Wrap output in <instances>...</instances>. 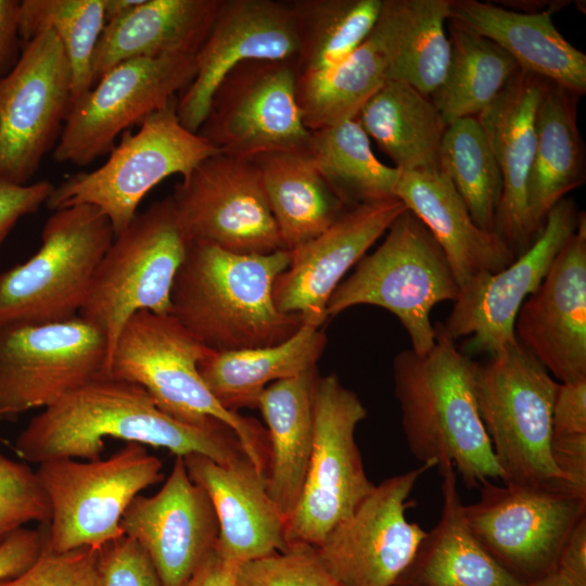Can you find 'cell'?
Instances as JSON below:
<instances>
[{"label": "cell", "instance_id": "obj_1", "mask_svg": "<svg viewBox=\"0 0 586 586\" xmlns=\"http://www.w3.org/2000/svg\"><path fill=\"white\" fill-rule=\"evenodd\" d=\"M165 448L183 457L201 454L228 464L245 457L226 424L194 426L169 417L139 385L100 374L30 419L15 441L20 458L97 460L104 440Z\"/></svg>", "mask_w": 586, "mask_h": 586}, {"label": "cell", "instance_id": "obj_2", "mask_svg": "<svg viewBox=\"0 0 586 586\" xmlns=\"http://www.w3.org/2000/svg\"><path fill=\"white\" fill-rule=\"evenodd\" d=\"M433 348L397 353L394 395L410 453L421 463L451 466L467 488L501 481L474 391L475 362L438 323Z\"/></svg>", "mask_w": 586, "mask_h": 586}, {"label": "cell", "instance_id": "obj_3", "mask_svg": "<svg viewBox=\"0 0 586 586\" xmlns=\"http://www.w3.org/2000/svg\"><path fill=\"white\" fill-rule=\"evenodd\" d=\"M290 254H237L190 241L171 289L170 315L213 352L277 345L303 324L281 313L272 290Z\"/></svg>", "mask_w": 586, "mask_h": 586}, {"label": "cell", "instance_id": "obj_4", "mask_svg": "<svg viewBox=\"0 0 586 586\" xmlns=\"http://www.w3.org/2000/svg\"><path fill=\"white\" fill-rule=\"evenodd\" d=\"M211 349L170 314L140 310L120 331L104 373L142 387L163 412L194 426H229L245 457L266 476L267 430L255 419L225 408L204 383L199 364Z\"/></svg>", "mask_w": 586, "mask_h": 586}, {"label": "cell", "instance_id": "obj_5", "mask_svg": "<svg viewBox=\"0 0 586 586\" xmlns=\"http://www.w3.org/2000/svg\"><path fill=\"white\" fill-rule=\"evenodd\" d=\"M558 385L559 382L518 340L485 362H475L477 408L502 483L571 487L557 470L550 454L551 417Z\"/></svg>", "mask_w": 586, "mask_h": 586}, {"label": "cell", "instance_id": "obj_6", "mask_svg": "<svg viewBox=\"0 0 586 586\" xmlns=\"http://www.w3.org/2000/svg\"><path fill=\"white\" fill-rule=\"evenodd\" d=\"M459 286L447 259L428 228L406 209L387 229L383 242L365 255L332 293L327 320L357 305L394 314L409 335L411 349L423 355L436 339L431 310L455 302Z\"/></svg>", "mask_w": 586, "mask_h": 586}, {"label": "cell", "instance_id": "obj_7", "mask_svg": "<svg viewBox=\"0 0 586 586\" xmlns=\"http://www.w3.org/2000/svg\"><path fill=\"white\" fill-rule=\"evenodd\" d=\"M114 237L111 221L95 206L54 211L37 253L0 273V329L79 316Z\"/></svg>", "mask_w": 586, "mask_h": 586}, {"label": "cell", "instance_id": "obj_8", "mask_svg": "<svg viewBox=\"0 0 586 586\" xmlns=\"http://www.w3.org/2000/svg\"><path fill=\"white\" fill-rule=\"evenodd\" d=\"M188 244L170 195L137 213L114 237L79 311L106 340L104 370L132 315L140 310L170 314L173 283Z\"/></svg>", "mask_w": 586, "mask_h": 586}, {"label": "cell", "instance_id": "obj_9", "mask_svg": "<svg viewBox=\"0 0 586 586\" xmlns=\"http://www.w3.org/2000/svg\"><path fill=\"white\" fill-rule=\"evenodd\" d=\"M177 98L151 114L132 132L122 133L110 156L91 171L67 177L46 202L52 209L88 204L99 208L120 233L137 215L143 198L171 175L187 177L218 151L200 135L184 128L176 112Z\"/></svg>", "mask_w": 586, "mask_h": 586}, {"label": "cell", "instance_id": "obj_10", "mask_svg": "<svg viewBox=\"0 0 586 586\" xmlns=\"http://www.w3.org/2000/svg\"><path fill=\"white\" fill-rule=\"evenodd\" d=\"M162 461L144 445L126 443L106 459H53L35 470L51 510L44 548L100 550L124 536V512L143 489L160 483Z\"/></svg>", "mask_w": 586, "mask_h": 586}, {"label": "cell", "instance_id": "obj_11", "mask_svg": "<svg viewBox=\"0 0 586 586\" xmlns=\"http://www.w3.org/2000/svg\"><path fill=\"white\" fill-rule=\"evenodd\" d=\"M313 415L314 444L303 491L284 520L288 548H317L374 487L355 438L357 425L367 417L358 395L337 375L317 372Z\"/></svg>", "mask_w": 586, "mask_h": 586}, {"label": "cell", "instance_id": "obj_12", "mask_svg": "<svg viewBox=\"0 0 586 586\" xmlns=\"http://www.w3.org/2000/svg\"><path fill=\"white\" fill-rule=\"evenodd\" d=\"M479 488V500L464 505L463 514L486 551L522 583L555 571L566 538L586 515V494L492 481Z\"/></svg>", "mask_w": 586, "mask_h": 586}, {"label": "cell", "instance_id": "obj_13", "mask_svg": "<svg viewBox=\"0 0 586 586\" xmlns=\"http://www.w3.org/2000/svg\"><path fill=\"white\" fill-rule=\"evenodd\" d=\"M195 73L193 54L118 63L72 103L53 158L86 166L111 152L120 133L178 98Z\"/></svg>", "mask_w": 586, "mask_h": 586}, {"label": "cell", "instance_id": "obj_14", "mask_svg": "<svg viewBox=\"0 0 586 586\" xmlns=\"http://www.w3.org/2000/svg\"><path fill=\"white\" fill-rule=\"evenodd\" d=\"M295 60L247 61L232 68L215 89L196 132L218 152L244 157L306 150L296 98Z\"/></svg>", "mask_w": 586, "mask_h": 586}, {"label": "cell", "instance_id": "obj_15", "mask_svg": "<svg viewBox=\"0 0 586 586\" xmlns=\"http://www.w3.org/2000/svg\"><path fill=\"white\" fill-rule=\"evenodd\" d=\"M72 102V73L49 29L28 41L0 78V180L28 184L59 140Z\"/></svg>", "mask_w": 586, "mask_h": 586}, {"label": "cell", "instance_id": "obj_16", "mask_svg": "<svg viewBox=\"0 0 586 586\" xmlns=\"http://www.w3.org/2000/svg\"><path fill=\"white\" fill-rule=\"evenodd\" d=\"M107 344L93 324L69 320L0 329V419L47 408L104 373Z\"/></svg>", "mask_w": 586, "mask_h": 586}, {"label": "cell", "instance_id": "obj_17", "mask_svg": "<svg viewBox=\"0 0 586 586\" xmlns=\"http://www.w3.org/2000/svg\"><path fill=\"white\" fill-rule=\"evenodd\" d=\"M430 463L385 479L316 548L329 575L341 586H393L413 561L426 531L406 510Z\"/></svg>", "mask_w": 586, "mask_h": 586}, {"label": "cell", "instance_id": "obj_18", "mask_svg": "<svg viewBox=\"0 0 586 586\" xmlns=\"http://www.w3.org/2000/svg\"><path fill=\"white\" fill-rule=\"evenodd\" d=\"M170 196L189 242L245 255L284 250L253 158L215 153Z\"/></svg>", "mask_w": 586, "mask_h": 586}, {"label": "cell", "instance_id": "obj_19", "mask_svg": "<svg viewBox=\"0 0 586 586\" xmlns=\"http://www.w3.org/2000/svg\"><path fill=\"white\" fill-rule=\"evenodd\" d=\"M579 216L572 199L558 202L532 244L509 266L494 273H481L460 289L446 322L441 324L444 332L453 341L470 336L467 352L488 356L517 342L518 313L574 234Z\"/></svg>", "mask_w": 586, "mask_h": 586}, {"label": "cell", "instance_id": "obj_20", "mask_svg": "<svg viewBox=\"0 0 586 586\" xmlns=\"http://www.w3.org/2000/svg\"><path fill=\"white\" fill-rule=\"evenodd\" d=\"M298 44L288 1L219 0L208 34L195 53L196 73L178 95L181 125L198 132L224 77L247 61H289Z\"/></svg>", "mask_w": 586, "mask_h": 586}, {"label": "cell", "instance_id": "obj_21", "mask_svg": "<svg viewBox=\"0 0 586 586\" xmlns=\"http://www.w3.org/2000/svg\"><path fill=\"white\" fill-rule=\"evenodd\" d=\"M120 526L146 551L162 586H186L214 550L219 532L208 495L190 479L180 456L155 495L132 499Z\"/></svg>", "mask_w": 586, "mask_h": 586}, {"label": "cell", "instance_id": "obj_22", "mask_svg": "<svg viewBox=\"0 0 586 586\" xmlns=\"http://www.w3.org/2000/svg\"><path fill=\"white\" fill-rule=\"evenodd\" d=\"M518 342L560 383L586 378V217L514 322Z\"/></svg>", "mask_w": 586, "mask_h": 586}, {"label": "cell", "instance_id": "obj_23", "mask_svg": "<svg viewBox=\"0 0 586 586\" xmlns=\"http://www.w3.org/2000/svg\"><path fill=\"white\" fill-rule=\"evenodd\" d=\"M406 209L397 198L348 207L324 231L289 251V265L273 283L276 307L321 327L343 277Z\"/></svg>", "mask_w": 586, "mask_h": 586}, {"label": "cell", "instance_id": "obj_24", "mask_svg": "<svg viewBox=\"0 0 586 586\" xmlns=\"http://www.w3.org/2000/svg\"><path fill=\"white\" fill-rule=\"evenodd\" d=\"M546 82L520 68L476 116L502 178L494 232L515 256L537 237L528 218L526 188L536 146V112Z\"/></svg>", "mask_w": 586, "mask_h": 586}, {"label": "cell", "instance_id": "obj_25", "mask_svg": "<svg viewBox=\"0 0 586 586\" xmlns=\"http://www.w3.org/2000/svg\"><path fill=\"white\" fill-rule=\"evenodd\" d=\"M190 479L208 495L218 521L217 552L240 565L288 549L284 518L265 476L246 457L221 464L201 454L182 457Z\"/></svg>", "mask_w": 586, "mask_h": 586}, {"label": "cell", "instance_id": "obj_26", "mask_svg": "<svg viewBox=\"0 0 586 586\" xmlns=\"http://www.w3.org/2000/svg\"><path fill=\"white\" fill-rule=\"evenodd\" d=\"M397 198L441 246L459 290L481 273H494L517 257L494 231L480 228L447 175L438 169L402 173Z\"/></svg>", "mask_w": 586, "mask_h": 586}, {"label": "cell", "instance_id": "obj_27", "mask_svg": "<svg viewBox=\"0 0 586 586\" xmlns=\"http://www.w3.org/2000/svg\"><path fill=\"white\" fill-rule=\"evenodd\" d=\"M449 21L505 50L519 65L573 94L586 91V55L557 29L550 11L520 12L477 0H450Z\"/></svg>", "mask_w": 586, "mask_h": 586}, {"label": "cell", "instance_id": "obj_28", "mask_svg": "<svg viewBox=\"0 0 586 586\" xmlns=\"http://www.w3.org/2000/svg\"><path fill=\"white\" fill-rule=\"evenodd\" d=\"M219 0H142L105 24L93 60V85L127 60L193 54L204 42Z\"/></svg>", "mask_w": 586, "mask_h": 586}, {"label": "cell", "instance_id": "obj_29", "mask_svg": "<svg viewBox=\"0 0 586 586\" xmlns=\"http://www.w3.org/2000/svg\"><path fill=\"white\" fill-rule=\"evenodd\" d=\"M450 0H382L369 38L385 63L387 80L431 97L442 85L450 42L445 31Z\"/></svg>", "mask_w": 586, "mask_h": 586}, {"label": "cell", "instance_id": "obj_30", "mask_svg": "<svg viewBox=\"0 0 586 586\" xmlns=\"http://www.w3.org/2000/svg\"><path fill=\"white\" fill-rule=\"evenodd\" d=\"M440 473V520L426 532L398 581L416 586H524L486 551L467 525L454 468L442 467Z\"/></svg>", "mask_w": 586, "mask_h": 586}, {"label": "cell", "instance_id": "obj_31", "mask_svg": "<svg viewBox=\"0 0 586 586\" xmlns=\"http://www.w3.org/2000/svg\"><path fill=\"white\" fill-rule=\"evenodd\" d=\"M317 372L315 367L271 383L257 402L268 428L266 488L284 520L298 501L313 451V383Z\"/></svg>", "mask_w": 586, "mask_h": 586}, {"label": "cell", "instance_id": "obj_32", "mask_svg": "<svg viewBox=\"0 0 586 586\" xmlns=\"http://www.w3.org/2000/svg\"><path fill=\"white\" fill-rule=\"evenodd\" d=\"M326 345L327 336L320 327L303 322L292 336L277 345L211 351L200 361L199 372L225 408H256L268 385L315 368Z\"/></svg>", "mask_w": 586, "mask_h": 586}, {"label": "cell", "instance_id": "obj_33", "mask_svg": "<svg viewBox=\"0 0 586 586\" xmlns=\"http://www.w3.org/2000/svg\"><path fill=\"white\" fill-rule=\"evenodd\" d=\"M578 95L547 81L536 112V146L527 180L532 229L540 232L548 213L584 180L583 142L576 123Z\"/></svg>", "mask_w": 586, "mask_h": 586}, {"label": "cell", "instance_id": "obj_34", "mask_svg": "<svg viewBox=\"0 0 586 586\" xmlns=\"http://www.w3.org/2000/svg\"><path fill=\"white\" fill-rule=\"evenodd\" d=\"M356 120L402 173L440 168L447 125L431 98L412 86L386 80Z\"/></svg>", "mask_w": 586, "mask_h": 586}, {"label": "cell", "instance_id": "obj_35", "mask_svg": "<svg viewBox=\"0 0 586 586\" xmlns=\"http://www.w3.org/2000/svg\"><path fill=\"white\" fill-rule=\"evenodd\" d=\"M253 160L284 250L314 239L348 208L305 150L273 151Z\"/></svg>", "mask_w": 586, "mask_h": 586}, {"label": "cell", "instance_id": "obj_36", "mask_svg": "<svg viewBox=\"0 0 586 586\" xmlns=\"http://www.w3.org/2000/svg\"><path fill=\"white\" fill-rule=\"evenodd\" d=\"M305 151L346 207L395 198L402 171L378 160L356 119L310 131Z\"/></svg>", "mask_w": 586, "mask_h": 586}, {"label": "cell", "instance_id": "obj_37", "mask_svg": "<svg viewBox=\"0 0 586 586\" xmlns=\"http://www.w3.org/2000/svg\"><path fill=\"white\" fill-rule=\"evenodd\" d=\"M450 58L445 78L430 97L446 125L477 116L520 69L493 41L448 20Z\"/></svg>", "mask_w": 586, "mask_h": 586}, {"label": "cell", "instance_id": "obj_38", "mask_svg": "<svg viewBox=\"0 0 586 586\" xmlns=\"http://www.w3.org/2000/svg\"><path fill=\"white\" fill-rule=\"evenodd\" d=\"M382 0H289L298 74L334 67L369 37Z\"/></svg>", "mask_w": 586, "mask_h": 586}, {"label": "cell", "instance_id": "obj_39", "mask_svg": "<svg viewBox=\"0 0 586 586\" xmlns=\"http://www.w3.org/2000/svg\"><path fill=\"white\" fill-rule=\"evenodd\" d=\"M386 80L383 56L369 37L341 64L298 74L296 98L305 127L315 131L356 119Z\"/></svg>", "mask_w": 586, "mask_h": 586}, {"label": "cell", "instance_id": "obj_40", "mask_svg": "<svg viewBox=\"0 0 586 586\" xmlns=\"http://www.w3.org/2000/svg\"><path fill=\"white\" fill-rule=\"evenodd\" d=\"M440 169L453 182L474 222L494 231L502 178L476 116L447 125L440 149Z\"/></svg>", "mask_w": 586, "mask_h": 586}, {"label": "cell", "instance_id": "obj_41", "mask_svg": "<svg viewBox=\"0 0 586 586\" xmlns=\"http://www.w3.org/2000/svg\"><path fill=\"white\" fill-rule=\"evenodd\" d=\"M104 26V0L21 1V40L49 28L63 47L72 73L71 105L93 86L92 60Z\"/></svg>", "mask_w": 586, "mask_h": 586}, {"label": "cell", "instance_id": "obj_42", "mask_svg": "<svg viewBox=\"0 0 586 586\" xmlns=\"http://www.w3.org/2000/svg\"><path fill=\"white\" fill-rule=\"evenodd\" d=\"M550 454L565 481L586 484V378L559 382L552 407Z\"/></svg>", "mask_w": 586, "mask_h": 586}, {"label": "cell", "instance_id": "obj_43", "mask_svg": "<svg viewBox=\"0 0 586 586\" xmlns=\"http://www.w3.org/2000/svg\"><path fill=\"white\" fill-rule=\"evenodd\" d=\"M232 586H341L320 563L316 548L290 546L240 564Z\"/></svg>", "mask_w": 586, "mask_h": 586}, {"label": "cell", "instance_id": "obj_44", "mask_svg": "<svg viewBox=\"0 0 586 586\" xmlns=\"http://www.w3.org/2000/svg\"><path fill=\"white\" fill-rule=\"evenodd\" d=\"M50 517L36 472L0 453V544L27 523L48 524Z\"/></svg>", "mask_w": 586, "mask_h": 586}, {"label": "cell", "instance_id": "obj_45", "mask_svg": "<svg viewBox=\"0 0 586 586\" xmlns=\"http://www.w3.org/2000/svg\"><path fill=\"white\" fill-rule=\"evenodd\" d=\"M0 586H102L99 550L84 547L66 552L44 548L23 573L0 579Z\"/></svg>", "mask_w": 586, "mask_h": 586}, {"label": "cell", "instance_id": "obj_46", "mask_svg": "<svg viewBox=\"0 0 586 586\" xmlns=\"http://www.w3.org/2000/svg\"><path fill=\"white\" fill-rule=\"evenodd\" d=\"M102 586H162L143 547L126 535L99 550Z\"/></svg>", "mask_w": 586, "mask_h": 586}, {"label": "cell", "instance_id": "obj_47", "mask_svg": "<svg viewBox=\"0 0 586 586\" xmlns=\"http://www.w3.org/2000/svg\"><path fill=\"white\" fill-rule=\"evenodd\" d=\"M53 189L47 180L23 186L0 180V247L15 224L46 204Z\"/></svg>", "mask_w": 586, "mask_h": 586}, {"label": "cell", "instance_id": "obj_48", "mask_svg": "<svg viewBox=\"0 0 586 586\" xmlns=\"http://www.w3.org/2000/svg\"><path fill=\"white\" fill-rule=\"evenodd\" d=\"M46 540V528L22 527L0 544V579L11 578L26 571L40 556Z\"/></svg>", "mask_w": 586, "mask_h": 586}, {"label": "cell", "instance_id": "obj_49", "mask_svg": "<svg viewBox=\"0 0 586 586\" xmlns=\"http://www.w3.org/2000/svg\"><path fill=\"white\" fill-rule=\"evenodd\" d=\"M556 571L575 586H586V515L566 538L557 560Z\"/></svg>", "mask_w": 586, "mask_h": 586}, {"label": "cell", "instance_id": "obj_50", "mask_svg": "<svg viewBox=\"0 0 586 586\" xmlns=\"http://www.w3.org/2000/svg\"><path fill=\"white\" fill-rule=\"evenodd\" d=\"M20 8L21 1L0 0V78L20 58Z\"/></svg>", "mask_w": 586, "mask_h": 586}, {"label": "cell", "instance_id": "obj_51", "mask_svg": "<svg viewBox=\"0 0 586 586\" xmlns=\"http://www.w3.org/2000/svg\"><path fill=\"white\" fill-rule=\"evenodd\" d=\"M237 568L214 548L186 586H232Z\"/></svg>", "mask_w": 586, "mask_h": 586}, {"label": "cell", "instance_id": "obj_52", "mask_svg": "<svg viewBox=\"0 0 586 586\" xmlns=\"http://www.w3.org/2000/svg\"><path fill=\"white\" fill-rule=\"evenodd\" d=\"M141 2L142 0H104L105 24L123 17Z\"/></svg>", "mask_w": 586, "mask_h": 586}, {"label": "cell", "instance_id": "obj_53", "mask_svg": "<svg viewBox=\"0 0 586 586\" xmlns=\"http://www.w3.org/2000/svg\"><path fill=\"white\" fill-rule=\"evenodd\" d=\"M524 586H575L565 576L558 571L551 573L530 583H525Z\"/></svg>", "mask_w": 586, "mask_h": 586}, {"label": "cell", "instance_id": "obj_54", "mask_svg": "<svg viewBox=\"0 0 586 586\" xmlns=\"http://www.w3.org/2000/svg\"><path fill=\"white\" fill-rule=\"evenodd\" d=\"M393 586H416V585H412V584H409V583H404V582H396Z\"/></svg>", "mask_w": 586, "mask_h": 586}]
</instances>
